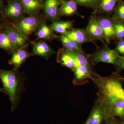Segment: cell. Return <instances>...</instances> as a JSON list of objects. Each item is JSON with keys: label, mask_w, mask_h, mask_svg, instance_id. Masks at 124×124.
I'll return each mask as SVG.
<instances>
[{"label": "cell", "mask_w": 124, "mask_h": 124, "mask_svg": "<svg viewBox=\"0 0 124 124\" xmlns=\"http://www.w3.org/2000/svg\"><path fill=\"white\" fill-rule=\"evenodd\" d=\"M0 79L3 85L2 93L7 94L11 102V111L18 104L22 94L24 91V77L17 69H0Z\"/></svg>", "instance_id": "1"}, {"label": "cell", "mask_w": 124, "mask_h": 124, "mask_svg": "<svg viewBox=\"0 0 124 124\" xmlns=\"http://www.w3.org/2000/svg\"><path fill=\"white\" fill-rule=\"evenodd\" d=\"M55 52L46 42L40 40L33 44L32 54L39 55L47 59Z\"/></svg>", "instance_id": "16"}, {"label": "cell", "mask_w": 124, "mask_h": 124, "mask_svg": "<svg viewBox=\"0 0 124 124\" xmlns=\"http://www.w3.org/2000/svg\"><path fill=\"white\" fill-rule=\"evenodd\" d=\"M121 0H99L94 10L93 15H105L110 16L113 13L116 5Z\"/></svg>", "instance_id": "10"}, {"label": "cell", "mask_w": 124, "mask_h": 124, "mask_svg": "<svg viewBox=\"0 0 124 124\" xmlns=\"http://www.w3.org/2000/svg\"><path fill=\"white\" fill-rule=\"evenodd\" d=\"M2 28V23L1 22V20L0 19V29H1Z\"/></svg>", "instance_id": "32"}, {"label": "cell", "mask_w": 124, "mask_h": 124, "mask_svg": "<svg viewBox=\"0 0 124 124\" xmlns=\"http://www.w3.org/2000/svg\"><path fill=\"white\" fill-rule=\"evenodd\" d=\"M2 23V27L5 29L10 42L14 51L23 47L26 42L27 37L23 35L6 19Z\"/></svg>", "instance_id": "3"}, {"label": "cell", "mask_w": 124, "mask_h": 124, "mask_svg": "<svg viewBox=\"0 0 124 124\" xmlns=\"http://www.w3.org/2000/svg\"><path fill=\"white\" fill-rule=\"evenodd\" d=\"M111 116L106 107L97 98L84 124H104Z\"/></svg>", "instance_id": "4"}, {"label": "cell", "mask_w": 124, "mask_h": 124, "mask_svg": "<svg viewBox=\"0 0 124 124\" xmlns=\"http://www.w3.org/2000/svg\"><path fill=\"white\" fill-rule=\"evenodd\" d=\"M78 6L95 9L99 0H73Z\"/></svg>", "instance_id": "25"}, {"label": "cell", "mask_w": 124, "mask_h": 124, "mask_svg": "<svg viewBox=\"0 0 124 124\" xmlns=\"http://www.w3.org/2000/svg\"><path fill=\"white\" fill-rule=\"evenodd\" d=\"M23 6L25 13L29 16L37 15L43 7L41 0H20Z\"/></svg>", "instance_id": "18"}, {"label": "cell", "mask_w": 124, "mask_h": 124, "mask_svg": "<svg viewBox=\"0 0 124 124\" xmlns=\"http://www.w3.org/2000/svg\"><path fill=\"white\" fill-rule=\"evenodd\" d=\"M85 30L91 42L95 44L94 41H99L103 44L106 43L103 32L98 22L95 15L90 17L88 23Z\"/></svg>", "instance_id": "8"}, {"label": "cell", "mask_w": 124, "mask_h": 124, "mask_svg": "<svg viewBox=\"0 0 124 124\" xmlns=\"http://www.w3.org/2000/svg\"><path fill=\"white\" fill-rule=\"evenodd\" d=\"M96 17L103 32L105 42L109 44L112 40H115V27L116 23L110 16L101 15H96Z\"/></svg>", "instance_id": "6"}, {"label": "cell", "mask_w": 124, "mask_h": 124, "mask_svg": "<svg viewBox=\"0 0 124 124\" xmlns=\"http://www.w3.org/2000/svg\"><path fill=\"white\" fill-rule=\"evenodd\" d=\"M8 64L13 65L14 69H17L21 65L32 55L24 48H20L14 51Z\"/></svg>", "instance_id": "14"}, {"label": "cell", "mask_w": 124, "mask_h": 124, "mask_svg": "<svg viewBox=\"0 0 124 124\" xmlns=\"http://www.w3.org/2000/svg\"><path fill=\"white\" fill-rule=\"evenodd\" d=\"M0 92H1V93H2V89L0 88Z\"/></svg>", "instance_id": "33"}, {"label": "cell", "mask_w": 124, "mask_h": 124, "mask_svg": "<svg viewBox=\"0 0 124 124\" xmlns=\"http://www.w3.org/2000/svg\"><path fill=\"white\" fill-rule=\"evenodd\" d=\"M37 34L38 38L46 40L53 39L55 36L50 27L44 22L41 23L38 27Z\"/></svg>", "instance_id": "21"}, {"label": "cell", "mask_w": 124, "mask_h": 124, "mask_svg": "<svg viewBox=\"0 0 124 124\" xmlns=\"http://www.w3.org/2000/svg\"><path fill=\"white\" fill-rule=\"evenodd\" d=\"M107 78L114 91L124 101V89L122 84L123 80L119 71L113 72L111 75Z\"/></svg>", "instance_id": "17"}, {"label": "cell", "mask_w": 124, "mask_h": 124, "mask_svg": "<svg viewBox=\"0 0 124 124\" xmlns=\"http://www.w3.org/2000/svg\"><path fill=\"white\" fill-rule=\"evenodd\" d=\"M104 124H119L116 117L110 116Z\"/></svg>", "instance_id": "29"}, {"label": "cell", "mask_w": 124, "mask_h": 124, "mask_svg": "<svg viewBox=\"0 0 124 124\" xmlns=\"http://www.w3.org/2000/svg\"><path fill=\"white\" fill-rule=\"evenodd\" d=\"M120 55L114 50L109 48L108 44L105 43L101 47L91 54H89L88 59L93 66L99 62L110 63L116 66Z\"/></svg>", "instance_id": "2"}, {"label": "cell", "mask_w": 124, "mask_h": 124, "mask_svg": "<svg viewBox=\"0 0 124 124\" xmlns=\"http://www.w3.org/2000/svg\"><path fill=\"white\" fill-rule=\"evenodd\" d=\"M122 80H123L124 81V77L123 78H122Z\"/></svg>", "instance_id": "34"}, {"label": "cell", "mask_w": 124, "mask_h": 124, "mask_svg": "<svg viewBox=\"0 0 124 124\" xmlns=\"http://www.w3.org/2000/svg\"><path fill=\"white\" fill-rule=\"evenodd\" d=\"M115 40L117 41L124 40V23H116Z\"/></svg>", "instance_id": "26"}, {"label": "cell", "mask_w": 124, "mask_h": 124, "mask_svg": "<svg viewBox=\"0 0 124 124\" xmlns=\"http://www.w3.org/2000/svg\"><path fill=\"white\" fill-rule=\"evenodd\" d=\"M113 13L112 17L116 23H124V0L117 3Z\"/></svg>", "instance_id": "24"}, {"label": "cell", "mask_w": 124, "mask_h": 124, "mask_svg": "<svg viewBox=\"0 0 124 124\" xmlns=\"http://www.w3.org/2000/svg\"><path fill=\"white\" fill-rule=\"evenodd\" d=\"M74 78L73 82L75 85H82L88 82L89 79H91L94 70L88 68L81 66L77 67L74 70Z\"/></svg>", "instance_id": "9"}, {"label": "cell", "mask_w": 124, "mask_h": 124, "mask_svg": "<svg viewBox=\"0 0 124 124\" xmlns=\"http://www.w3.org/2000/svg\"><path fill=\"white\" fill-rule=\"evenodd\" d=\"M57 61L62 66L70 69L72 71L76 68V61L71 51L64 48L58 51Z\"/></svg>", "instance_id": "11"}, {"label": "cell", "mask_w": 124, "mask_h": 124, "mask_svg": "<svg viewBox=\"0 0 124 124\" xmlns=\"http://www.w3.org/2000/svg\"><path fill=\"white\" fill-rule=\"evenodd\" d=\"M42 22L37 15L29 16L28 17L20 18L14 24L23 35L27 37L37 29Z\"/></svg>", "instance_id": "5"}, {"label": "cell", "mask_w": 124, "mask_h": 124, "mask_svg": "<svg viewBox=\"0 0 124 124\" xmlns=\"http://www.w3.org/2000/svg\"><path fill=\"white\" fill-rule=\"evenodd\" d=\"M70 39L82 46L85 43L91 42L85 29L72 28L64 34Z\"/></svg>", "instance_id": "15"}, {"label": "cell", "mask_w": 124, "mask_h": 124, "mask_svg": "<svg viewBox=\"0 0 124 124\" xmlns=\"http://www.w3.org/2000/svg\"><path fill=\"white\" fill-rule=\"evenodd\" d=\"M4 6L2 0H0V13H3L4 11Z\"/></svg>", "instance_id": "30"}, {"label": "cell", "mask_w": 124, "mask_h": 124, "mask_svg": "<svg viewBox=\"0 0 124 124\" xmlns=\"http://www.w3.org/2000/svg\"><path fill=\"white\" fill-rule=\"evenodd\" d=\"M115 50L119 55H124V40H117L116 43Z\"/></svg>", "instance_id": "27"}, {"label": "cell", "mask_w": 124, "mask_h": 124, "mask_svg": "<svg viewBox=\"0 0 124 124\" xmlns=\"http://www.w3.org/2000/svg\"><path fill=\"white\" fill-rule=\"evenodd\" d=\"M78 5L73 0H61L59 8L60 16H69L78 15L82 18L84 16L78 12Z\"/></svg>", "instance_id": "12"}, {"label": "cell", "mask_w": 124, "mask_h": 124, "mask_svg": "<svg viewBox=\"0 0 124 124\" xmlns=\"http://www.w3.org/2000/svg\"><path fill=\"white\" fill-rule=\"evenodd\" d=\"M73 22L70 20L55 21L50 27L53 31L61 35H64L67 31L73 28Z\"/></svg>", "instance_id": "19"}, {"label": "cell", "mask_w": 124, "mask_h": 124, "mask_svg": "<svg viewBox=\"0 0 124 124\" xmlns=\"http://www.w3.org/2000/svg\"><path fill=\"white\" fill-rule=\"evenodd\" d=\"M2 14L5 19L17 21L22 17L25 13L20 0H9Z\"/></svg>", "instance_id": "7"}, {"label": "cell", "mask_w": 124, "mask_h": 124, "mask_svg": "<svg viewBox=\"0 0 124 124\" xmlns=\"http://www.w3.org/2000/svg\"><path fill=\"white\" fill-rule=\"evenodd\" d=\"M116 118H117V121H118L119 124H124V119H119V118H117V117H116Z\"/></svg>", "instance_id": "31"}, {"label": "cell", "mask_w": 124, "mask_h": 124, "mask_svg": "<svg viewBox=\"0 0 124 124\" xmlns=\"http://www.w3.org/2000/svg\"><path fill=\"white\" fill-rule=\"evenodd\" d=\"M0 49L4 50L11 55L14 51L8 38L6 31L3 27L0 29Z\"/></svg>", "instance_id": "23"}, {"label": "cell", "mask_w": 124, "mask_h": 124, "mask_svg": "<svg viewBox=\"0 0 124 124\" xmlns=\"http://www.w3.org/2000/svg\"><path fill=\"white\" fill-rule=\"evenodd\" d=\"M71 51L75 60L76 68L79 66H81L86 67L89 69L93 70V66L89 60V54L85 55L76 51Z\"/></svg>", "instance_id": "22"}, {"label": "cell", "mask_w": 124, "mask_h": 124, "mask_svg": "<svg viewBox=\"0 0 124 124\" xmlns=\"http://www.w3.org/2000/svg\"><path fill=\"white\" fill-rule=\"evenodd\" d=\"M61 0H46L43 5L44 11L47 17L51 20H57L60 16L59 8Z\"/></svg>", "instance_id": "13"}, {"label": "cell", "mask_w": 124, "mask_h": 124, "mask_svg": "<svg viewBox=\"0 0 124 124\" xmlns=\"http://www.w3.org/2000/svg\"><path fill=\"white\" fill-rule=\"evenodd\" d=\"M59 38L64 48L66 49L76 51L84 55H88L84 51L81 45L70 39L65 35H61Z\"/></svg>", "instance_id": "20"}, {"label": "cell", "mask_w": 124, "mask_h": 124, "mask_svg": "<svg viewBox=\"0 0 124 124\" xmlns=\"http://www.w3.org/2000/svg\"><path fill=\"white\" fill-rule=\"evenodd\" d=\"M116 67L119 69H124V55H120Z\"/></svg>", "instance_id": "28"}]
</instances>
